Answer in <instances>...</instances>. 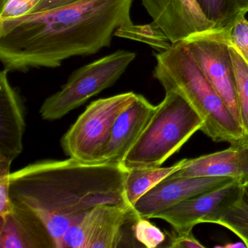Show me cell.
<instances>
[{
	"instance_id": "6da1fadb",
	"label": "cell",
	"mask_w": 248,
	"mask_h": 248,
	"mask_svg": "<svg viewBox=\"0 0 248 248\" xmlns=\"http://www.w3.org/2000/svg\"><path fill=\"white\" fill-rule=\"evenodd\" d=\"M133 2L78 0L0 20V61L4 69L27 72L53 69L70 58L91 56L109 47L118 29L133 24Z\"/></svg>"
},
{
	"instance_id": "7a4b0ae2",
	"label": "cell",
	"mask_w": 248,
	"mask_h": 248,
	"mask_svg": "<svg viewBox=\"0 0 248 248\" xmlns=\"http://www.w3.org/2000/svg\"><path fill=\"white\" fill-rule=\"evenodd\" d=\"M127 172L119 164H88L72 158L39 161L11 172L10 197L37 214L69 216L99 204L129 206L124 196Z\"/></svg>"
},
{
	"instance_id": "3957f363",
	"label": "cell",
	"mask_w": 248,
	"mask_h": 248,
	"mask_svg": "<svg viewBox=\"0 0 248 248\" xmlns=\"http://www.w3.org/2000/svg\"><path fill=\"white\" fill-rule=\"evenodd\" d=\"M154 77L165 91L181 95L204 121L201 130L216 142L245 140L240 124L206 78L185 41L156 55Z\"/></svg>"
},
{
	"instance_id": "277c9868",
	"label": "cell",
	"mask_w": 248,
	"mask_h": 248,
	"mask_svg": "<svg viewBox=\"0 0 248 248\" xmlns=\"http://www.w3.org/2000/svg\"><path fill=\"white\" fill-rule=\"evenodd\" d=\"M203 125L202 119L180 94L165 91L163 101L120 165L127 171L161 167Z\"/></svg>"
},
{
	"instance_id": "5b68a950",
	"label": "cell",
	"mask_w": 248,
	"mask_h": 248,
	"mask_svg": "<svg viewBox=\"0 0 248 248\" xmlns=\"http://www.w3.org/2000/svg\"><path fill=\"white\" fill-rule=\"evenodd\" d=\"M136 58L134 52L120 50L77 69L60 91L43 102L40 110L42 118L47 121L60 120L112 86Z\"/></svg>"
},
{
	"instance_id": "8992f818",
	"label": "cell",
	"mask_w": 248,
	"mask_h": 248,
	"mask_svg": "<svg viewBox=\"0 0 248 248\" xmlns=\"http://www.w3.org/2000/svg\"><path fill=\"white\" fill-rule=\"evenodd\" d=\"M136 96L127 92L91 103L62 138L63 152L79 162L99 164L114 123Z\"/></svg>"
},
{
	"instance_id": "52a82bcc",
	"label": "cell",
	"mask_w": 248,
	"mask_h": 248,
	"mask_svg": "<svg viewBox=\"0 0 248 248\" xmlns=\"http://www.w3.org/2000/svg\"><path fill=\"white\" fill-rule=\"evenodd\" d=\"M141 216L130 206L99 204L84 213L69 229L57 248L139 247L135 225Z\"/></svg>"
},
{
	"instance_id": "ba28073f",
	"label": "cell",
	"mask_w": 248,
	"mask_h": 248,
	"mask_svg": "<svg viewBox=\"0 0 248 248\" xmlns=\"http://www.w3.org/2000/svg\"><path fill=\"white\" fill-rule=\"evenodd\" d=\"M184 41L209 82L240 124L233 62L229 44L221 33L213 31L196 34Z\"/></svg>"
},
{
	"instance_id": "9c48e42d",
	"label": "cell",
	"mask_w": 248,
	"mask_h": 248,
	"mask_svg": "<svg viewBox=\"0 0 248 248\" xmlns=\"http://www.w3.org/2000/svg\"><path fill=\"white\" fill-rule=\"evenodd\" d=\"M242 185L233 181L218 189L187 199L159 212L153 218H159L172 226L177 232H189L200 223H217L234 202Z\"/></svg>"
},
{
	"instance_id": "30bf717a",
	"label": "cell",
	"mask_w": 248,
	"mask_h": 248,
	"mask_svg": "<svg viewBox=\"0 0 248 248\" xmlns=\"http://www.w3.org/2000/svg\"><path fill=\"white\" fill-rule=\"evenodd\" d=\"M234 180L229 177H176L170 175L145 193L133 208L141 217L153 218L168 207L199 194L218 189Z\"/></svg>"
},
{
	"instance_id": "8fae6325",
	"label": "cell",
	"mask_w": 248,
	"mask_h": 248,
	"mask_svg": "<svg viewBox=\"0 0 248 248\" xmlns=\"http://www.w3.org/2000/svg\"><path fill=\"white\" fill-rule=\"evenodd\" d=\"M155 23L171 43L215 31L196 0H141Z\"/></svg>"
},
{
	"instance_id": "7c38bea8",
	"label": "cell",
	"mask_w": 248,
	"mask_h": 248,
	"mask_svg": "<svg viewBox=\"0 0 248 248\" xmlns=\"http://www.w3.org/2000/svg\"><path fill=\"white\" fill-rule=\"evenodd\" d=\"M176 177H229L240 185L248 183V140L231 143L225 150L184 159Z\"/></svg>"
},
{
	"instance_id": "4fadbf2b",
	"label": "cell",
	"mask_w": 248,
	"mask_h": 248,
	"mask_svg": "<svg viewBox=\"0 0 248 248\" xmlns=\"http://www.w3.org/2000/svg\"><path fill=\"white\" fill-rule=\"evenodd\" d=\"M156 109V106L137 94L133 104L114 123L111 138L104 149L100 163L120 165L147 127Z\"/></svg>"
},
{
	"instance_id": "5bb4252c",
	"label": "cell",
	"mask_w": 248,
	"mask_h": 248,
	"mask_svg": "<svg viewBox=\"0 0 248 248\" xmlns=\"http://www.w3.org/2000/svg\"><path fill=\"white\" fill-rule=\"evenodd\" d=\"M0 248H56L44 222L24 204L11 202V208L0 218Z\"/></svg>"
},
{
	"instance_id": "9a60e30c",
	"label": "cell",
	"mask_w": 248,
	"mask_h": 248,
	"mask_svg": "<svg viewBox=\"0 0 248 248\" xmlns=\"http://www.w3.org/2000/svg\"><path fill=\"white\" fill-rule=\"evenodd\" d=\"M8 74L0 73V156L13 162L22 152L26 123L24 103Z\"/></svg>"
},
{
	"instance_id": "2e32d148",
	"label": "cell",
	"mask_w": 248,
	"mask_h": 248,
	"mask_svg": "<svg viewBox=\"0 0 248 248\" xmlns=\"http://www.w3.org/2000/svg\"><path fill=\"white\" fill-rule=\"evenodd\" d=\"M184 159L166 168H137L127 170L124 181V196L127 204L134 207L136 202L152 187L182 167Z\"/></svg>"
},
{
	"instance_id": "e0dca14e",
	"label": "cell",
	"mask_w": 248,
	"mask_h": 248,
	"mask_svg": "<svg viewBox=\"0 0 248 248\" xmlns=\"http://www.w3.org/2000/svg\"><path fill=\"white\" fill-rule=\"evenodd\" d=\"M216 31H226L240 14H246L235 0H196Z\"/></svg>"
},
{
	"instance_id": "ac0fdd59",
	"label": "cell",
	"mask_w": 248,
	"mask_h": 248,
	"mask_svg": "<svg viewBox=\"0 0 248 248\" xmlns=\"http://www.w3.org/2000/svg\"><path fill=\"white\" fill-rule=\"evenodd\" d=\"M216 224L232 231L248 248V183L241 186L237 199Z\"/></svg>"
},
{
	"instance_id": "d6986e66",
	"label": "cell",
	"mask_w": 248,
	"mask_h": 248,
	"mask_svg": "<svg viewBox=\"0 0 248 248\" xmlns=\"http://www.w3.org/2000/svg\"><path fill=\"white\" fill-rule=\"evenodd\" d=\"M229 49L236 78L239 120L245 138L248 140V64L233 47L229 46Z\"/></svg>"
},
{
	"instance_id": "ffe728a7",
	"label": "cell",
	"mask_w": 248,
	"mask_h": 248,
	"mask_svg": "<svg viewBox=\"0 0 248 248\" xmlns=\"http://www.w3.org/2000/svg\"><path fill=\"white\" fill-rule=\"evenodd\" d=\"M114 36L146 43L160 52L168 50L172 45L165 33L155 23L144 26L132 24L121 27L116 31Z\"/></svg>"
},
{
	"instance_id": "44dd1931",
	"label": "cell",
	"mask_w": 248,
	"mask_h": 248,
	"mask_svg": "<svg viewBox=\"0 0 248 248\" xmlns=\"http://www.w3.org/2000/svg\"><path fill=\"white\" fill-rule=\"evenodd\" d=\"M223 39L233 47L248 64V21L240 14L226 31H220Z\"/></svg>"
},
{
	"instance_id": "7402d4cb",
	"label": "cell",
	"mask_w": 248,
	"mask_h": 248,
	"mask_svg": "<svg viewBox=\"0 0 248 248\" xmlns=\"http://www.w3.org/2000/svg\"><path fill=\"white\" fill-rule=\"evenodd\" d=\"M135 236L142 247L148 248L165 247L168 232H163L147 220L140 217L135 225Z\"/></svg>"
},
{
	"instance_id": "603a6c76",
	"label": "cell",
	"mask_w": 248,
	"mask_h": 248,
	"mask_svg": "<svg viewBox=\"0 0 248 248\" xmlns=\"http://www.w3.org/2000/svg\"><path fill=\"white\" fill-rule=\"evenodd\" d=\"M84 213L85 212L69 216H59L47 213L37 214L44 222L49 233L54 240L56 248H57L59 242L66 234V232L72 226L76 224L82 219Z\"/></svg>"
},
{
	"instance_id": "cb8c5ba5",
	"label": "cell",
	"mask_w": 248,
	"mask_h": 248,
	"mask_svg": "<svg viewBox=\"0 0 248 248\" xmlns=\"http://www.w3.org/2000/svg\"><path fill=\"white\" fill-rule=\"evenodd\" d=\"M12 161L0 156V218H4L11 208V166Z\"/></svg>"
},
{
	"instance_id": "d4e9b609",
	"label": "cell",
	"mask_w": 248,
	"mask_h": 248,
	"mask_svg": "<svg viewBox=\"0 0 248 248\" xmlns=\"http://www.w3.org/2000/svg\"><path fill=\"white\" fill-rule=\"evenodd\" d=\"M43 0H6L1 7L0 20L12 19L29 15Z\"/></svg>"
},
{
	"instance_id": "484cf974",
	"label": "cell",
	"mask_w": 248,
	"mask_h": 248,
	"mask_svg": "<svg viewBox=\"0 0 248 248\" xmlns=\"http://www.w3.org/2000/svg\"><path fill=\"white\" fill-rule=\"evenodd\" d=\"M165 248H205L193 234L189 232H168V240Z\"/></svg>"
},
{
	"instance_id": "4316f807",
	"label": "cell",
	"mask_w": 248,
	"mask_h": 248,
	"mask_svg": "<svg viewBox=\"0 0 248 248\" xmlns=\"http://www.w3.org/2000/svg\"><path fill=\"white\" fill-rule=\"evenodd\" d=\"M76 1H78V0H43V1L33 10L31 14L41 12V11L51 9V8H56V7L62 6V5H66V4L76 2Z\"/></svg>"
},
{
	"instance_id": "83f0119b",
	"label": "cell",
	"mask_w": 248,
	"mask_h": 248,
	"mask_svg": "<svg viewBox=\"0 0 248 248\" xmlns=\"http://www.w3.org/2000/svg\"><path fill=\"white\" fill-rule=\"evenodd\" d=\"M216 248H247L246 245L242 242H236V243L226 244V245H223V246H217Z\"/></svg>"
},
{
	"instance_id": "f1b7e54d",
	"label": "cell",
	"mask_w": 248,
	"mask_h": 248,
	"mask_svg": "<svg viewBox=\"0 0 248 248\" xmlns=\"http://www.w3.org/2000/svg\"><path fill=\"white\" fill-rule=\"evenodd\" d=\"M235 1L242 10L246 11L247 13L248 12V0H235Z\"/></svg>"
},
{
	"instance_id": "f546056e",
	"label": "cell",
	"mask_w": 248,
	"mask_h": 248,
	"mask_svg": "<svg viewBox=\"0 0 248 248\" xmlns=\"http://www.w3.org/2000/svg\"><path fill=\"white\" fill-rule=\"evenodd\" d=\"M5 1H6V0H0V7H2V5H4V3H5Z\"/></svg>"
}]
</instances>
